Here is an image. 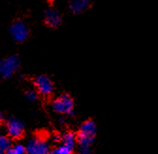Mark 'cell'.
<instances>
[{"instance_id": "9", "label": "cell", "mask_w": 158, "mask_h": 154, "mask_svg": "<svg viewBox=\"0 0 158 154\" xmlns=\"http://www.w3.org/2000/svg\"><path fill=\"white\" fill-rule=\"evenodd\" d=\"M80 134L88 136H94V133L96 132V125L92 120H87L83 122L80 126Z\"/></svg>"}, {"instance_id": "13", "label": "cell", "mask_w": 158, "mask_h": 154, "mask_svg": "<svg viewBox=\"0 0 158 154\" xmlns=\"http://www.w3.org/2000/svg\"><path fill=\"white\" fill-rule=\"evenodd\" d=\"M6 154H26L25 146L21 144H16L14 146H11V148L8 150Z\"/></svg>"}, {"instance_id": "2", "label": "cell", "mask_w": 158, "mask_h": 154, "mask_svg": "<svg viewBox=\"0 0 158 154\" xmlns=\"http://www.w3.org/2000/svg\"><path fill=\"white\" fill-rule=\"evenodd\" d=\"M53 109L56 113L61 115H70L73 110V101L67 94H62L53 102Z\"/></svg>"}, {"instance_id": "16", "label": "cell", "mask_w": 158, "mask_h": 154, "mask_svg": "<svg viewBox=\"0 0 158 154\" xmlns=\"http://www.w3.org/2000/svg\"><path fill=\"white\" fill-rule=\"evenodd\" d=\"M78 154H91L89 148H81Z\"/></svg>"}, {"instance_id": "1", "label": "cell", "mask_w": 158, "mask_h": 154, "mask_svg": "<svg viewBox=\"0 0 158 154\" xmlns=\"http://www.w3.org/2000/svg\"><path fill=\"white\" fill-rule=\"evenodd\" d=\"M26 154H49L50 146L48 142L40 136H36L27 141L25 146Z\"/></svg>"}, {"instance_id": "7", "label": "cell", "mask_w": 158, "mask_h": 154, "mask_svg": "<svg viewBox=\"0 0 158 154\" xmlns=\"http://www.w3.org/2000/svg\"><path fill=\"white\" fill-rule=\"evenodd\" d=\"M44 21L47 26L51 27H56L61 23V16L56 10H48L44 13Z\"/></svg>"}, {"instance_id": "8", "label": "cell", "mask_w": 158, "mask_h": 154, "mask_svg": "<svg viewBox=\"0 0 158 154\" xmlns=\"http://www.w3.org/2000/svg\"><path fill=\"white\" fill-rule=\"evenodd\" d=\"M89 4L88 0H74L71 3L70 8L73 13H81L89 7Z\"/></svg>"}, {"instance_id": "11", "label": "cell", "mask_w": 158, "mask_h": 154, "mask_svg": "<svg viewBox=\"0 0 158 154\" xmlns=\"http://www.w3.org/2000/svg\"><path fill=\"white\" fill-rule=\"evenodd\" d=\"M10 148H11L10 139L6 136L0 134V154H6Z\"/></svg>"}, {"instance_id": "5", "label": "cell", "mask_w": 158, "mask_h": 154, "mask_svg": "<svg viewBox=\"0 0 158 154\" xmlns=\"http://www.w3.org/2000/svg\"><path fill=\"white\" fill-rule=\"evenodd\" d=\"M10 35L16 42H24L28 37V28L22 21H16L10 26Z\"/></svg>"}, {"instance_id": "4", "label": "cell", "mask_w": 158, "mask_h": 154, "mask_svg": "<svg viewBox=\"0 0 158 154\" xmlns=\"http://www.w3.org/2000/svg\"><path fill=\"white\" fill-rule=\"evenodd\" d=\"M34 85L39 92L43 96H49L54 89V84L52 80L46 75H40L34 80Z\"/></svg>"}, {"instance_id": "15", "label": "cell", "mask_w": 158, "mask_h": 154, "mask_svg": "<svg viewBox=\"0 0 158 154\" xmlns=\"http://www.w3.org/2000/svg\"><path fill=\"white\" fill-rule=\"evenodd\" d=\"M26 96H27V99L28 101L34 102V101H36V100L38 99L39 94H38V92H37L36 90H28V91L27 92Z\"/></svg>"}, {"instance_id": "3", "label": "cell", "mask_w": 158, "mask_h": 154, "mask_svg": "<svg viewBox=\"0 0 158 154\" xmlns=\"http://www.w3.org/2000/svg\"><path fill=\"white\" fill-rule=\"evenodd\" d=\"M20 65L19 59L16 55H10L0 62V74L4 78H9L15 73Z\"/></svg>"}, {"instance_id": "14", "label": "cell", "mask_w": 158, "mask_h": 154, "mask_svg": "<svg viewBox=\"0 0 158 154\" xmlns=\"http://www.w3.org/2000/svg\"><path fill=\"white\" fill-rule=\"evenodd\" d=\"M49 154H72V150L64 146H57L53 148Z\"/></svg>"}, {"instance_id": "12", "label": "cell", "mask_w": 158, "mask_h": 154, "mask_svg": "<svg viewBox=\"0 0 158 154\" xmlns=\"http://www.w3.org/2000/svg\"><path fill=\"white\" fill-rule=\"evenodd\" d=\"M93 137L94 136H84V134L79 133V136L77 137V141L79 145H80L81 148H89L93 141Z\"/></svg>"}, {"instance_id": "10", "label": "cell", "mask_w": 158, "mask_h": 154, "mask_svg": "<svg viewBox=\"0 0 158 154\" xmlns=\"http://www.w3.org/2000/svg\"><path fill=\"white\" fill-rule=\"evenodd\" d=\"M60 139L62 141V146L68 148L71 150L75 147V144L77 142V138L75 137V134L73 132H71L64 133L63 136L60 137Z\"/></svg>"}, {"instance_id": "17", "label": "cell", "mask_w": 158, "mask_h": 154, "mask_svg": "<svg viewBox=\"0 0 158 154\" xmlns=\"http://www.w3.org/2000/svg\"><path fill=\"white\" fill-rule=\"evenodd\" d=\"M0 120H1V117H0Z\"/></svg>"}, {"instance_id": "6", "label": "cell", "mask_w": 158, "mask_h": 154, "mask_svg": "<svg viewBox=\"0 0 158 154\" xmlns=\"http://www.w3.org/2000/svg\"><path fill=\"white\" fill-rule=\"evenodd\" d=\"M7 132L8 134L12 138H19L23 136L24 133V124L21 120L18 119L12 118L10 119L6 125Z\"/></svg>"}]
</instances>
